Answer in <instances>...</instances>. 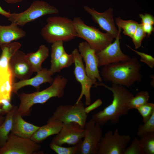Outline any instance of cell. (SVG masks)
Masks as SVG:
<instances>
[{"label":"cell","mask_w":154,"mask_h":154,"mask_svg":"<svg viewBox=\"0 0 154 154\" xmlns=\"http://www.w3.org/2000/svg\"><path fill=\"white\" fill-rule=\"evenodd\" d=\"M99 86L110 90L113 94V100L110 104L94 114L91 119L100 126L104 125L109 121L112 124H116L120 117L127 114L129 103L134 95L122 86L112 84L109 86L101 82Z\"/></svg>","instance_id":"obj_1"},{"label":"cell","mask_w":154,"mask_h":154,"mask_svg":"<svg viewBox=\"0 0 154 154\" xmlns=\"http://www.w3.org/2000/svg\"><path fill=\"white\" fill-rule=\"evenodd\" d=\"M142 65L134 56L128 60L103 66L100 74L105 82L129 88L141 81Z\"/></svg>","instance_id":"obj_2"},{"label":"cell","mask_w":154,"mask_h":154,"mask_svg":"<svg viewBox=\"0 0 154 154\" xmlns=\"http://www.w3.org/2000/svg\"><path fill=\"white\" fill-rule=\"evenodd\" d=\"M67 83V78L58 75L54 79L51 85L42 90L31 93L20 94L19 95L20 104L17 112L22 117L28 116L31 113V108L34 104H44L53 97H62Z\"/></svg>","instance_id":"obj_3"},{"label":"cell","mask_w":154,"mask_h":154,"mask_svg":"<svg viewBox=\"0 0 154 154\" xmlns=\"http://www.w3.org/2000/svg\"><path fill=\"white\" fill-rule=\"evenodd\" d=\"M46 24L41 30V35L48 43L67 42L77 37L73 21L60 16L49 17Z\"/></svg>","instance_id":"obj_4"},{"label":"cell","mask_w":154,"mask_h":154,"mask_svg":"<svg viewBox=\"0 0 154 154\" xmlns=\"http://www.w3.org/2000/svg\"><path fill=\"white\" fill-rule=\"evenodd\" d=\"M72 21L77 37L85 40L96 53L105 48L114 39L110 34L102 33L95 27L86 25L80 17H74Z\"/></svg>","instance_id":"obj_5"},{"label":"cell","mask_w":154,"mask_h":154,"mask_svg":"<svg viewBox=\"0 0 154 154\" xmlns=\"http://www.w3.org/2000/svg\"><path fill=\"white\" fill-rule=\"evenodd\" d=\"M58 10L45 1L37 0L32 3L29 8L19 13H11L8 20L12 23L23 27L42 16L48 14H56Z\"/></svg>","instance_id":"obj_6"},{"label":"cell","mask_w":154,"mask_h":154,"mask_svg":"<svg viewBox=\"0 0 154 154\" xmlns=\"http://www.w3.org/2000/svg\"><path fill=\"white\" fill-rule=\"evenodd\" d=\"M84 108V104L81 100L73 105H60L47 122H58L62 123L75 122L84 128L88 116Z\"/></svg>","instance_id":"obj_7"},{"label":"cell","mask_w":154,"mask_h":154,"mask_svg":"<svg viewBox=\"0 0 154 154\" xmlns=\"http://www.w3.org/2000/svg\"><path fill=\"white\" fill-rule=\"evenodd\" d=\"M75 65L74 74L76 81L81 84V90L79 97L76 102L81 100L83 96L85 98V104L88 106L90 104L91 97L90 90L93 85L95 87L98 86L99 82L96 79L89 78L86 74L82 58L78 50L74 49L72 52Z\"/></svg>","instance_id":"obj_8"},{"label":"cell","mask_w":154,"mask_h":154,"mask_svg":"<svg viewBox=\"0 0 154 154\" xmlns=\"http://www.w3.org/2000/svg\"><path fill=\"white\" fill-rule=\"evenodd\" d=\"M41 146L30 139L21 137L10 133L0 154H42Z\"/></svg>","instance_id":"obj_9"},{"label":"cell","mask_w":154,"mask_h":154,"mask_svg":"<svg viewBox=\"0 0 154 154\" xmlns=\"http://www.w3.org/2000/svg\"><path fill=\"white\" fill-rule=\"evenodd\" d=\"M131 139L129 135L120 134L117 128L109 131L100 141L97 154H123Z\"/></svg>","instance_id":"obj_10"},{"label":"cell","mask_w":154,"mask_h":154,"mask_svg":"<svg viewBox=\"0 0 154 154\" xmlns=\"http://www.w3.org/2000/svg\"><path fill=\"white\" fill-rule=\"evenodd\" d=\"M84 128V139L78 144L79 153L97 154L98 144L102 137L101 126L91 119L86 122Z\"/></svg>","instance_id":"obj_11"},{"label":"cell","mask_w":154,"mask_h":154,"mask_svg":"<svg viewBox=\"0 0 154 154\" xmlns=\"http://www.w3.org/2000/svg\"><path fill=\"white\" fill-rule=\"evenodd\" d=\"M118 28V33L115 40L101 51L96 53L98 67L103 66L111 64L130 60L131 57L124 54L120 47L119 39L121 29Z\"/></svg>","instance_id":"obj_12"},{"label":"cell","mask_w":154,"mask_h":154,"mask_svg":"<svg viewBox=\"0 0 154 154\" xmlns=\"http://www.w3.org/2000/svg\"><path fill=\"white\" fill-rule=\"evenodd\" d=\"M85 130L75 122L63 123L59 132L52 139L51 142L59 145L64 144L75 145L82 140Z\"/></svg>","instance_id":"obj_13"},{"label":"cell","mask_w":154,"mask_h":154,"mask_svg":"<svg viewBox=\"0 0 154 154\" xmlns=\"http://www.w3.org/2000/svg\"><path fill=\"white\" fill-rule=\"evenodd\" d=\"M78 48V50L85 62V70L88 76L102 82V79L98 70V61L95 50L86 42L80 43Z\"/></svg>","instance_id":"obj_14"},{"label":"cell","mask_w":154,"mask_h":154,"mask_svg":"<svg viewBox=\"0 0 154 154\" xmlns=\"http://www.w3.org/2000/svg\"><path fill=\"white\" fill-rule=\"evenodd\" d=\"M84 8L101 29L110 34L114 38L117 37L118 31L113 19V9L110 7L105 12L100 13L95 10L94 8L91 9L87 6H84Z\"/></svg>","instance_id":"obj_15"},{"label":"cell","mask_w":154,"mask_h":154,"mask_svg":"<svg viewBox=\"0 0 154 154\" xmlns=\"http://www.w3.org/2000/svg\"><path fill=\"white\" fill-rule=\"evenodd\" d=\"M25 55L24 52L19 50L9 61V66L13 76L20 80L29 78L34 72L25 58Z\"/></svg>","instance_id":"obj_16"},{"label":"cell","mask_w":154,"mask_h":154,"mask_svg":"<svg viewBox=\"0 0 154 154\" xmlns=\"http://www.w3.org/2000/svg\"><path fill=\"white\" fill-rule=\"evenodd\" d=\"M37 73V75L32 78L14 82L12 86V92L18 94L17 92L19 89L27 86L34 87L38 90L42 84L46 82L50 84L52 83L54 79L52 76L53 74L50 69L42 68Z\"/></svg>","instance_id":"obj_17"},{"label":"cell","mask_w":154,"mask_h":154,"mask_svg":"<svg viewBox=\"0 0 154 154\" xmlns=\"http://www.w3.org/2000/svg\"><path fill=\"white\" fill-rule=\"evenodd\" d=\"M17 110L13 116L11 133L21 137L31 139L39 127L25 120Z\"/></svg>","instance_id":"obj_18"},{"label":"cell","mask_w":154,"mask_h":154,"mask_svg":"<svg viewBox=\"0 0 154 154\" xmlns=\"http://www.w3.org/2000/svg\"><path fill=\"white\" fill-rule=\"evenodd\" d=\"M14 77L9 66H0V101L3 99L11 101Z\"/></svg>","instance_id":"obj_19"},{"label":"cell","mask_w":154,"mask_h":154,"mask_svg":"<svg viewBox=\"0 0 154 154\" xmlns=\"http://www.w3.org/2000/svg\"><path fill=\"white\" fill-rule=\"evenodd\" d=\"M18 26L15 24L12 23L9 25H0V47L26 36L25 31Z\"/></svg>","instance_id":"obj_20"},{"label":"cell","mask_w":154,"mask_h":154,"mask_svg":"<svg viewBox=\"0 0 154 154\" xmlns=\"http://www.w3.org/2000/svg\"><path fill=\"white\" fill-rule=\"evenodd\" d=\"M62 124L58 122H47L46 124L39 127L31 139L39 144L49 136L58 134L61 129Z\"/></svg>","instance_id":"obj_21"},{"label":"cell","mask_w":154,"mask_h":154,"mask_svg":"<svg viewBox=\"0 0 154 154\" xmlns=\"http://www.w3.org/2000/svg\"><path fill=\"white\" fill-rule=\"evenodd\" d=\"M48 48L44 45H42L35 52L26 54L25 57L33 72H37L42 69V64L48 57Z\"/></svg>","instance_id":"obj_22"},{"label":"cell","mask_w":154,"mask_h":154,"mask_svg":"<svg viewBox=\"0 0 154 154\" xmlns=\"http://www.w3.org/2000/svg\"><path fill=\"white\" fill-rule=\"evenodd\" d=\"M17 108V106H14L6 114L3 122L0 125V149L4 146L7 141L11 129L13 116Z\"/></svg>","instance_id":"obj_23"},{"label":"cell","mask_w":154,"mask_h":154,"mask_svg":"<svg viewBox=\"0 0 154 154\" xmlns=\"http://www.w3.org/2000/svg\"><path fill=\"white\" fill-rule=\"evenodd\" d=\"M64 42L62 41H56L52 43L51 47V66L49 69L53 74L59 72L58 61L62 55L66 51L64 46Z\"/></svg>","instance_id":"obj_24"},{"label":"cell","mask_w":154,"mask_h":154,"mask_svg":"<svg viewBox=\"0 0 154 154\" xmlns=\"http://www.w3.org/2000/svg\"><path fill=\"white\" fill-rule=\"evenodd\" d=\"M115 23L118 27L123 29V33L125 35L131 38L139 24L138 22L132 20H123L120 17L116 18Z\"/></svg>","instance_id":"obj_25"},{"label":"cell","mask_w":154,"mask_h":154,"mask_svg":"<svg viewBox=\"0 0 154 154\" xmlns=\"http://www.w3.org/2000/svg\"><path fill=\"white\" fill-rule=\"evenodd\" d=\"M150 96L147 91H141L137 93L131 99L129 104V110L136 109L149 101Z\"/></svg>","instance_id":"obj_26"},{"label":"cell","mask_w":154,"mask_h":154,"mask_svg":"<svg viewBox=\"0 0 154 154\" xmlns=\"http://www.w3.org/2000/svg\"><path fill=\"white\" fill-rule=\"evenodd\" d=\"M140 137L144 154H154V132L144 134Z\"/></svg>","instance_id":"obj_27"},{"label":"cell","mask_w":154,"mask_h":154,"mask_svg":"<svg viewBox=\"0 0 154 154\" xmlns=\"http://www.w3.org/2000/svg\"><path fill=\"white\" fill-rule=\"evenodd\" d=\"M49 147L53 151L58 154H76L79 153V144L65 147L51 142Z\"/></svg>","instance_id":"obj_28"},{"label":"cell","mask_w":154,"mask_h":154,"mask_svg":"<svg viewBox=\"0 0 154 154\" xmlns=\"http://www.w3.org/2000/svg\"><path fill=\"white\" fill-rule=\"evenodd\" d=\"M154 132V113L143 124H140L137 128V135L141 137L149 133Z\"/></svg>","instance_id":"obj_29"},{"label":"cell","mask_w":154,"mask_h":154,"mask_svg":"<svg viewBox=\"0 0 154 154\" xmlns=\"http://www.w3.org/2000/svg\"><path fill=\"white\" fill-rule=\"evenodd\" d=\"M123 154H144L143 146L140 139L135 137L130 145L126 148Z\"/></svg>","instance_id":"obj_30"},{"label":"cell","mask_w":154,"mask_h":154,"mask_svg":"<svg viewBox=\"0 0 154 154\" xmlns=\"http://www.w3.org/2000/svg\"><path fill=\"white\" fill-rule=\"evenodd\" d=\"M137 110L142 116L144 123L148 120L154 113V104L147 102Z\"/></svg>","instance_id":"obj_31"},{"label":"cell","mask_w":154,"mask_h":154,"mask_svg":"<svg viewBox=\"0 0 154 154\" xmlns=\"http://www.w3.org/2000/svg\"><path fill=\"white\" fill-rule=\"evenodd\" d=\"M146 36V33L143 31L141 23H139L136 31L132 38L135 49L139 48L142 41Z\"/></svg>","instance_id":"obj_32"},{"label":"cell","mask_w":154,"mask_h":154,"mask_svg":"<svg viewBox=\"0 0 154 154\" xmlns=\"http://www.w3.org/2000/svg\"><path fill=\"white\" fill-rule=\"evenodd\" d=\"M74 60L72 54H68L65 51L61 56L58 61V66L59 70L68 67L74 64Z\"/></svg>","instance_id":"obj_33"},{"label":"cell","mask_w":154,"mask_h":154,"mask_svg":"<svg viewBox=\"0 0 154 154\" xmlns=\"http://www.w3.org/2000/svg\"><path fill=\"white\" fill-rule=\"evenodd\" d=\"M126 46L140 56L141 62L146 64L151 68H153L154 67V58L152 56L135 50L127 44Z\"/></svg>","instance_id":"obj_34"},{"label":"cell","mask_w":154,"mask_h":154,"mask_svg":"<svg viewBox=\"0 0 154 154\" xmlns=\"http://www.w3.org/2000/svg\"><path fill=\"white\" fill-rule=\"evenodd\" d=\"M11 101L3 99L0 101V115L7 114L14 107L11 103Z\"/></svg>","instance_id":"obj_35"},{"label":"cell","mask_w":154,"mask_h":154,"mask_svg":"<svg viewBox=\"0 0 154 154\" xmlns=\"http://www.w3.org/2000/svg\"><path fill=\"white\" fill-rule=\"evenodd\" d=\"M139 17L141 19V23L142 24H148L153 25L154 24V17L149 14H143L141 13L139 15Z\"/></svg>","instance_id":"obj_36"},{"label":"cell","mask_w":154,"mask_h":154,"mask_svg":"<svg viewBox=\"0 0 154 154\" xmlns=\"http://www.w3.org/2000/svg\"><path fill=\"white\" fill-rule=\"evenodd\" d=\"M102 104V102L101 99H97L91 104L88 106L85 107V111L88 114L92 111L100 107Z\"/></svg>","instance_id":"obj_37"},{"label":"cell","mask_w":154,"mask_h":154,"mask_svg":"<svg viewBox=\"0 0 154 154\" xmlns=\"http://www.w3.org/2000/svg\"><path fill=\"white\" fill-rule=\"evenodd\" d=\"M141 24L143 31L146 34H147V37H149L152 33L153 31L154 27L153 25L148 24Z\"/></svg>","instance_id":"obj_38"},{"label":"cell","mask_w":154,"mask_h":154,"mask_svg":"<svg viewBox=\"0 0 154 154\" xmlns=\"http://www.w3.org/2000/svg\"><path fill=\"white\" fill-rule=\"evenodd\" d=\"M11 13L9 12H7L2 8L0 5V15L8 18L10 14Z\"/></svg>","instance_id":"obj_39"},{"label":"cell","mask_w":154,"mask_h":154,"mask_svg":"<svg viewBox=\"0 0 154 154\" xmlns=\"http://www.w3.org/2000/svg\"><path fill=\"white\" fill-rule=\"evenodd\" d=\"M5 2L10 4H16L22 2L23 0H3Z\"/></svg>","instance_id":"obj_40"},{"label":"cell","mask_w":154,"mask_h":154,"mask_svg":"<svg viewBox=\"0 0 154 154\" xmlns=\"http://www.w3.org/2000/svg\"><path fill=\"white\" fill-rule=\"evenodd\" d=\"M5 117H4L1 115H0V125H1L3 122Z\"/></svg>","instance_id":"obj_41"}]
</instances>
